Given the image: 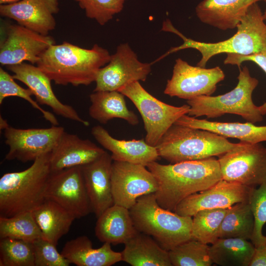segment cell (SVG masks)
Wrapping results in <instances>:
<instances>
[{"label": "cell", "mask_w": 266, "mask_h": 266, "mask_svg": "<svg viewBox=\"0 0 266 266\" xmlns=\"http://www.w3.org/2000/svg\"><path fill=\"white\" fill-rule=\"evenodd\" d=\"M254 219L249 201L237 203L228 208L219 232V238L250 239Z\"/></svg>", "instance_id": "cell-30"}, {"label": "cell", "mask_w": 266, "mask_h": 266, "mask_svg": "<svg viewBox=\"0 0 266 266\" xmlns=\"http://www.w3.org/2000/svg\"><path fill=\"white\" fill-rule=\"evenodd\" d=\"M249 266H266V243L255 247Z\"/></svg>", "instance_id": "cell-40"}, {"label": "cell", "mask_w": 266, "mask_h": 266, "mask_svg": "<svg viewBox=\"0 0 266 266\" xmlns=\"http://www.w3.org/2000/svg\"><path fill=\"white\" fill-rule=\"evenodd\" d=\"M129 210L137 231L153 237L168 251L192 238V217L163 208L154 193L140 197Z\"/></svg>", "instance_id": "cell-5"}, {"label": "cell", "mask_w": 266, "mask_h": 266, "mask_svg": "<svg viewBox=\"0 0 266 266\" xmlns=\"http://www.w3.org/2000/svg\"><path fill=\"white\" fill-rule=\"evenodd\" d=\"M33 243L35 266H69L71 264L51 242L41 237Z\"/></svg>", "instance_id": "cell-38"}, {"label": "cell", "mask_w": 266, "mask_h": 266, "mask_svg": "<svg viewBox=\"0 0 266 266\" xmlns=\"http://www.w3.org/2000/svg\"><path fill=\"white\" fill-rule=\"evenodd\" d=\"M65 132V129L59 126L22 129L8 125L4 129V142L9 148L5 159L23 163L34 161L50 153Z\"/></svg>", "instance_id": "cell-12"}, {"label": "cell", "mask_w": 266, "mask_h": 266, "mask_svg": "<svg viewBox=\"0 0 266 266\" xmlns=\"http://www.w3.org/2000/svg\"><path fill=\"white\" fill-rule=\"evenodd\" d=\"M255 246L247 239L219 238L209 246L213 263L221 266H249Z\"/></svg>", "instance_id": "cell-29"}, {"label": "cell", "mask_w": 266, "mask_h": 266, "mask_svg": "<svg viewBox=\"0 0 266 266\" xmlns=\"http://www.w3.org/2000/svg\"><path fill=\"white\" fill-rule=\"evenodd\" d=\"M110 58L108 50L98 44L88 49L64 42L45 50L36 66L56 84L87 86L95 82L99 71Z\"/></svg>", "instance_id": "cell-2"}, {"label": "cell", "mask_w": 266, "mask_h": 266, "mask_svg": "<svg viewBox=\"0 0 266 266\" xmlns=\"http://www.w3.org/2000/svg\"><path fill=\"white\" fill-rule=\"evenodd\" d=\"M236 145L215 133L174 124L155 147L160 157L175 164L218 157Z\"/></svg>", "instance_id": "cell-6"}, {"label": "cell", "mask_w": 266, "mask_h": 266, "mask_svg": "<svg viewBox=\"0 0 266 266\" xmlns=\"http://www.w3.org/2000/svg\"><path fill=\"white\" fill-rule=\"evenodd\" d=\"M45 199L57 203L76 219L85 217L92 212L81 166L51 172Z\"/></svg>", "instance_id": "cell-14"}, {"label": "cell", "mask_w": 266, "mask_h": 266, "mask_svg": "<svg viewBox=\"0 0 266 266\" xmlns=\"http://www.w3.org/2000/svg\"><path fill=\"white\" fill-rule=\"evenodd\" d=\"M111 179L114 204L129 209L138 198L155 193L158 188L153 174L139 164L113 161Z\"/></svg>", "instance_id": "cell-13"}, {"label": "cell", "mask_w": 266, "mask_h": 266, "mask_svg": "<svg viewBox=\"0 0 266 266\" xmlns=\"http://www.w3.org/2000/svg\"><path fill=\"white\" fill-rule=\"evenodd\" d=\"M264 1L266 2V0H264Z\"/></svg>", "instance_id": "cell-43"}, {"label": "cell", "mask_w": 266, "mask_h": 266, "mask_svg": "<svg viewBox=\"0 0 266 266\" xmlns=\"http://www.w3.org/2000/svg\"><path fill=\"white\" fill-rule=\"evenodd\" d=\"M49 154L35 159L28 168L4 174L0 178V216L33 211L46 199L51 174Z\"/></svg>", "instance_id": "cell-4"}, {"label": "cell", "mask_w": 266, "mask_h": 266, "mask_svg": "<svg viewBox=\"0 0 266 266\" xmlns=\"http://www.w3.org/2000/svg\"><path fill=\"white\" fill-rule=\"evenodd\" d=\"M239 68L238 83L234 89L217 96H200L187 100L190 107L187 115L196 118L205 116L207 118H215L231 114L240 116L253 124L261 122L263 115L252 99L259 80L251 76L246 66Z\"/></svg>", "instance_id": "cell-7"}, {"label": "cell", "mask_w": 266, "mask_h": 266, "mask_svg": "<svg viewBox=\"0 0 266 266\" xmlns=\"http://www.w3.org/2000/svg\"><path fill=\"white\" fill-rule=\"evenodd\" d=\"M252 188L222 179L209 188L186 198L174 212L192 217L203 209L228 208L237 203L248 201Z\"/></svg>", "instance_id": "cell-16"}, {"label": "cell", "mask_w": 266, "mask_h": 266, "mask_svg": "<svg viewBox=\"0 0 266 266\" xmlns=\"http://www.w3.org/2000/svg\"><path fill=\"white\" fill-rule=\"evenodd\" d=\"M254 219V226L250 239L255 247L266 243V236L263 234L262 230L266 223V182L252 187L249 200Z\"/></svg>", "instance_id": "cell-36"}, {"label": "cell", "mask_w": 266, "mask_h": 266, "mask_svg": "<svg viewBox=\"0 0 266 266\" xmlns=\"http://www.w3.org/2000/svg\"><path fill=\"white\" fill-rule=\"evenodd\" d=\"M113 160L106 151L93 162L81 166L92 212L98 218L113 205L111 169Z\"/></svg>", "instance_id": "cell-19"}, {"label": "cell", "mask_w": 266, "mask_h": 266, "mask_svg": "<svg viewBox=\"0 0 266 266\" xmlns=\"http://www.w3.org/2000/svg\"><path fill=\"white\" fill-rule=\"evenodd\" d=\"M250 61L257 65L266 74V50L249 55L236 54H227V57L224 61L225 65H236L239 67L244 62ZM261 114H266V101L259 106Z\"/></svg>", "instance_id": "cell-39"}, {"label": "cell", "mask_w": 266, "mask_h": 266, "mask_svg": "<svg viewBox=\"0 0 266 266\" xmlns=\"http://www.w3.org/2000/svg\"><path fill=\"white\" fill-rule=\"evenodd\" d=\"M6 30V36L0 46L2 66L14 65L25 61L36 64L41 55L55 44L53 37L41 34L19 24L10 25Z\"/></svg>", "instance_id": "cell-15"}, {"label": "cell", "mask_w": 266, "mask_h": 266, "mask_svg": "<svg viewBox=\"0 0 266 266\" xmlns=\"http://www.w3.org/2000/svg\"><path fill=\"white\" fill-rule=\"evenodd\" d=\"M261 0H203L195 11L201 22L226 31L236 28L249 7Z\"/></svg>", "instance_id": "cell-22"}, {"label": "cell", "mask_w": 266, "mask_h": 266, "mask_svg": "<svg viewBox=\"0 0 266 266\" xmlns=\"http://www.w3.org/2000/svg\"><path fill=\"white\" fill-rule=\"evenodd\" d=\"M14 79L12 75L2 68H0V104H1L3 100L9 97L22 98L29 102L33 108L39 110L43 117L52 125L59 126V122L55 115L42 108L36 101L32 98L31 96L33 95L32 92L29 88L25 89L19 86Z\"/></svg>", "instance_id": "cell-35"}, {"label": "cell", "mask_w": 266, "mask_h": 266, "mask_svg": "<svg viewBox=\"0 0 266 266\" xmlns=\"http://www.w3.org/2000/svg\"><path fill=\"white\" fill-rule=\"evenodd\" d=\"M236 29V33L226 40L203 42L186 37L172 26L169 20H166L163 23L162 30L176 34L183 39V43L170 49L159 59L179 50L193 48L199 51L201 55L197 66L205 67L212 57L220 54L249 55L266 50V24L257 2L249 7Z\"/></svg>", "instance_id": "cell-3"}, {"label": "cell", "mask_w": 266, "mask_h": 266, "mask_svg": "<svg viewBox=\"0 0 266 266\" xmlns=\"http://www.w3.org/2000/svg\"><path fill=\"white\" fill-rule=\"evenodd\" d=\"M22 0H0V4H7L15 3Z\"/></svg>", "instance_id": "cell-41"}, {"label": "cell", "mask_w": 266, "mask_h": 266, "mask_svg": "<svg viewBox=\"0 0 266 266\" xmlns=\"http://www.w3.org/2000/svg\"><path fill=\"white\" fill-rule=\"evenodd\" d=\"M209 246L199 240H187L168 251L172 266H210Z\"/></svg>", "instance_id": "cell-33"}, {"label": "cell", "mask_w": 266, "mask_h": 266, "mask_svg": "<svg viewBox=\"0 0 266 266\" xmlns=\"http://www.w3.org/2000/svg\"><path fill=\"white\" fill-rule=\"evenodd\" d=\"M151 65L140 62L128 43L121 44L107 65L99 71L93 92L119 91L133 82L145 81Z\"/></svg>", "instance_id": "cell-11"}, {"label": "cell", "mask_w": 266, "mask_h": 266, "mask_svg": "<svg viewBox=\"0 0 266 266\" xmlns=\"http://www.w3.org/2000/svg\"><path fill=\"white\" fill-rule=\"evenodd\" d=\"M7 67L13 73L15 79L25 84L32 92L39 104L47 105L58 115L89 126V122L83 119L73 107L57 98L52 90L51 80L38 66L24 62Z\"/></svg>", "instance_id": "cell-17"}, {"label": "cell", "mask_w": 266, "mask_h": 266, "mask_svg": "<svg viewBox=\"0 0 266 266\" xmlns=\"http://www.w3.org/2000/svg\"><path fill=\"white\" fill-rule=\"evenodd\" d=\"M42 237L32 211L11 217L0 216V237L12 238L33 242Z\"/></svg>", "instance_id": "cell-31"}, {"label": "cell", "mask_w": 266, "mask_h": 266, "mask_svg": "<svg viewBox=\"0 0 266 266\" xmlns=\"http://www.w3.org/2000/svg\"><path fill=\"white\" fill-rule=\"evenodd\" d=\"M228 208L203 209L192 217V239L208 244L219 238V232Z\"/></svg>", "instance_id": "cell-32"}, {"label": "cell", "mask_w": 266, "mask_h": 266, "mask_svg": "<svg viewBox=\"0 0 266 266\" xmlns=\"http://www.w3.org/2000/svg\"><path fill=\"white\" fill-rule=\"evenodd\" d=\"M125 97L119 91L93 92L90 95L91 105L89 114L93 119L103 124L114 118L125 120L132 126L139 123L137 115L126 105Z\"/></svg>", "instance_id": "cell-27"}, {"label": "cell", "mask_w": 266, "mask_h": 266, "mask_svg": "<svg viewBox=\"0 0 266 266\" xmlns=\"http://www.w3.org/2000/svg\"><path fill=\"white\" fill-rule=\"evenodd\" d=\"M119 92L129 99L138 110L146 131L145 141L156 146L167 131L181 116L187 114V104L175 106L166 103L151 95L139 81L133 82Z\"/></svg>", "instance_id": "cell-8"}, {"label": "cell", "mask_w": 266, "mask_h": 266, "mask_svg": "<svg viewBox=\"0 0 266 266\" xmlns=\"http://www.w3.org/2000/svg\"><path fill=\"white\" fill-rule=\"evenodd\" d=\"M225 77L224 71L218 66L210 68L193 66L178 58L164 93L187 100L200 96H211L216 90L218 83Z\"/></svg>", "instance_id": "cell-10"}, {"label": "cell", "mask_w": 266, "mask_h": 266, "mask_svg": "<svg viewBox=\"0 0 266 266\" xmlns=\"http://www.w3.org/2000/svg\"><path fill=\"white\" fill-rule=\"evenodd\" d=\"M105 152L89 139L65 132L49 153L51 172L84 166L98 159Z\"/></svg>", "instance_id": "cell-20"}, {"label": "cell", "mask_w": 266, "mask_h": 266, "mask_svg": "<svg viewBox=\"0 0 266 266\" xmlns=\"http://www.w3.org/2000/svg\"><path fill=\"white\" fill-rule=\"evenodd\" d=\"M218 157L223 179L251 187L266 182V147L261 143L240 141Z\"/></svg>", "instance_id": "cell-9"}, {"label": "cell", "mask_w": 266, "mask_h": 266, "mask_svg": "<svg viewBox=\"0 0 266 266\" xmlns=\"http://www.w3.org/2000/svg\"><path fill=\"white\" fill-rule=\"evenodd\" d=\"M95 231L100 241L113 245L125 244L138 233L130 210L116 204L108 208L97 218Z\"/></svg>", "instance_id": "cell-23"}, {"label": "cell", "mask_w": 266, "mask_h": 266, "mask_svg": "<svg viewBox=\"0 0 266 266\" xmlns=\"http://www.w3.org/2000/svg\"><path fill=\"white\" fill-rule=\"evenodd\" d=\"M59 11L58 0H22L0 4L2 16L16 21L18 24L42 35L55 29L54 15Z\"/></svg>", "instance_id": "cell-18"}, {"label": "cell", "mask_w": 266, "mask_h": 266, "mask_svg": "<svg viewBox=\"0 0 266 266\" xmlns=\"http://www.w3.org/2000/svg\"><path fill=\"white\" fill-rule=\"evenodd\" d=\"M86 16L103 26L120 12L126 0H75Z\"/></svg>", "instance_id": "cell-37"}, {"label": "cell", "mask_w": 266, "mask_h": 266, "mask_svg": "<svg viewBox=\"0 0 266 266\" xmlns=\"http://www.w3.org/2000/svg\"><path fill=\"white\" fill-rule=\"evenodd\" d=\"M146 167L158 183L154 193L163 208L174 211L187 197L204 190L222 179L218 159L202 160L162 165L154 161Z\"/></svg>", "instance_id": "cell-1"}, {"label": "cell", "mask_w": 266, "mask_h": 266, "mask_svg": "<svg viewBox=\"0 0 266 266\" xmlns=\"http://www.w3.org/2000/svg\"><path fill=\"white\" fill-rule=\"evenodd\" d=\"M0 266H35L33 243L12 238L0 240Z\"/></svg>", "instance_id": "cell-34"}, {"label": "cell", "mask_w": 266, "mask_h": 266, "mask_svg": "<svg viewBox=\"0 0 266 266\" xmlns=\"http://www.w3.org/2000/svg\"><path fill=\"white\" fill-rule=\"evenodd\" d=\"M42 233V237L57 245L76 219L68 210L47 199L32 211Z\"/></svg>", "instance_id": "cell-28"}, {"label": "cell", "mask_w": 266, "mask_h": 266, "mask_svg": "<svg viewBox=\"0 0 266 266\" xmlns=\"http://www.w3.org/2000/svg\"><path fill=\"white\" fill-rule=\"evenodd\" d=\"M263 18H264V21L266 24V9L265 10V11H264V12L263 13Z\"/></svg>", "instance_id": "cell-42"}, {"label": "cell", "mask_w": 266, "mask_h": 266, "mask_svg": "<svg viewBox=\"0 0 266 266\" xmlns=\"http://www.w3.org/2000/svg\"><path fill=\"white\" fill-rule=\"evenodd\" d=\"M61 253L70 264L77 266H111L122 261L121 252L113 250L111 244L104 242L100 247L94 248L86 235L68 241Z\"/></svg>", "instance_id": "cell-24"}, {"label": "cell", "mask_w": 266, "mask_h": 266, "mask_svg": "<svg viewBox=\"0 0 266 266\" xmlns=\"http://www.w3.org/2000/svg\"><path fill=\"white\" fill-rule=\"evenodd\" d=\"M175 124L209 131L226 138L258 143L266 141V126H257L251 122H222L199 119L185 114Z\"/></svg>", "instance_id": "cell-25"}, {"label": "cell", "mask_w": 266, "mask_h": 266, "mask_svg": "<svg viewBox=\"0 0 266 266\" xmlns=\"http://www.w3.org/2000/svg\"><path fill=\"white\" fill-rule=\"evenodd\" d=\"M91 134L104 149L111 152L113 161L124 162L147 166L160 158L155 146L145 140H119L112 137L101 126L92 128Z\"/></svg>", "instance_id": "cell-21"}, {"label": "cell", "mask_w": 266, "mask_h": 266, "mask_svg": "<svg viewBox=\"0 0 266 266\" xmlns=\"http://www.w3.org/2000/svg\"><path fill=\"white\" fill-rule=\"evenodd\" d=\"M122 261L132 266H171L168 251L152 236L138 232L125 244Z\"/></svg>", "instance_id": "cell-26"}]
</instances>
